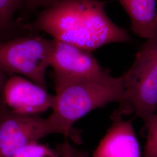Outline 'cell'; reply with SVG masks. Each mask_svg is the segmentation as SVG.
<instances>
[{"mask_svg": "<svg viewBox=\"0 0 157 157\" xmlns=\"http://www.w3.org/2000/svg\"><path fill=\"white\" fill-rule=\"evenodd\" d=\"M101 0H59L26 23L31 33L43 32L53 39L92 52L112 43H129L128 32L112 21Z\"/></svg>", "mask_w": 157, "mask_h": 157, "instance_id": "cell-1", "label": "cell"}, {"mask_svg": "<svg viewBox=\"0 0 157 157\" xmlns=\"http://www.w3.org/2000/svg\"><path fill=\"white\" fill-rule=\"evenodd\" d=\"M52 113L47 118L53 134L71 136L78 120L112 102L124 104L122 77L56 82Z\"/></svg>", "mask_w": 157, "mask_h": 157, "instance_id": "cell-2", "label": "cell"}, {"mask_svg": "<svg viewBox=\"0 0 157 157\" xmlns=\"http://www.w3.org/2000/svg\"><path fill=\"white\" fill-rule=\"evenodd\" d=\"M123 104L145 124L157 107V31L141 47L129 70L121 76Z\"/></svg>", "mask_w": 157, "mask_h": 157, "instance_id": "cell-3", "label": "cell"}, {"mask_svg": "<svg viewBox=\"0 0 157 157\" xmlns=\"http://www.w3.org/2000/svg\"><path fill=\"white\" fill-rule=\"evenodd\" d=\"M55 44L33 34L20 36L0 42V69L9 76H24L47 89L46 72Z\"/></svg>", "mask_w": 157, "mask_h": 157, "instance_id": "cell-4", "label": "cell"}, {"mask_svg": "<svg viewBox=\"0 0 157 157\" xmlns=\"http://www.w3.org/2000/svg\"><path fill=\"white\" fill-rule=\"evenodd\" d=\"M51 134L47 118L12 112L0 100V157H13L23 147Z\"/></svg>", "mask_w": 157, "mask_h": 157, "instance_id": "cell-5", "label": "cell"}, {"mask_svg": "<svg viewBox=\"0 0 157 157\" xmlns=\"http://www.w3.org/2000/svg\"><path fill=\"white\" fill-rule=\"evenodd\" d=\"M50 67L54 71V83L100 79L111 75L91 52L56 40L51 56Z\"/></svg>", "mask_w": 157, "mask_h": 157, "instance_id": "cell-6", "label": "cell"}, {"mask_svg": "<svg viewBox=\"0 0 157 157\" xmlns=\"http://www.w3.org/2000/svg\"><path fill=\"white\" fill-rule=\"evenodd\" d=\"M0 100L12 112L25 115H39L52 108L54 95L28 78L12 75L6 80Z\"/></svg>", "mask_w": 157, "mask_h": 157, "instance_id": "cell-7", "label": "cell"}, {"mask_svg": "<svg viewBox=\"0 0 157 157\" xmlns=\"http://www.w3.org/2000/svg\"><path fill=\"white\" fill-rule=\"evenodd\" d=\"M93 157H143L132 121L116 119L100 141Z\"/></svg>", "mask_w": 157, "mask_h": 157, "instance_id": "cell-8", "label": "cell"}, {"mask_svg": "<svg viewBox=\"0 0 157 157\" xmlns=\"http://www.w3.org/2000/svg\"><path fill=\"white\" fill-rule=\"evenodd\" d=\"M128 14L134 33L148 39L157 31V0H118Z\"/></svg>", "mask_w": 157, "mask_h": 157, "instance_id": "cell-9", "label": "cell"}, {"mask_svg": "<svg viewBox=\"0 0 157 157\" xmlns=\"http://www.w3.org/2000/svg\"><path fill=\"white\" fill-rule=\"evenodd\" d=\"M24 0H0V42L31 33L25 23L15 21V14L22 7Z\"/></svg>", "mask_w": 157, "mask_h": 157, "instance_id": "cell-10", "label": "cell"}, {"mask_svg": "<svg viewBox=\"0 0 157 157\" xmlns=\"http://www.w3.org/2000/svg\"><path fill=\"white\" fill-rule=\"evenodd\" d=\"M147 135L143 157H157V113L145 123Z\"/></svg>", "mask_w": 157, "mask_h": 157, "instance_id": "cell-11", "label": "cell"}, {"mask_svg": "<svg viewBox=\"0 0 157 157\" xmlns=\"http://www.w3.org/2000/svg\"><path fill=\"white\" fill-rule=\"evenodd\" d=\"M58 154L47 146L32 142L19 150L13 157H58Z\"/></svg>", "mask_w": 157, "mask_h": 157, "instance_id": "cell-12", "label": "cell"}, {"mask_svg": "<svg viewBox=\"0 0 157 157\" xmlns=\"http://www.w3.org/2000/svg\"><path fill=\"white\" fill-rule=\"evenodd\" d=\"M57 151L59 157H86L84 152L75 148L67 140L58 146Z\"/></svg>", "mask_w": 157, "mask_h": 157, "instance_id": "cell-13", "label": "cell"}, {"mask_svg": "<svg viewBox=\"0 0 157 157\" xmlns=\"http://www.w3.org/2000/svg\"><path fill=\"white\" fill-rule=\"evenodd\" d=\"M59 0H24L22 7L25 11L31 12L42 7L47 8L52 6Z\"/></svg>", "mask_w": 157, "mask_h": 157, "instance_id": "cell-14", "label": "cell"}, {"mask_svg": "<svg viewBox=\"0 0 157 157\" xmlns=\"http://www.w3.org/2000/svg\"><path fill=\"white\" fill-rule=\"evenodd\" d=\"M8 76H9L8 75H6L4 71H2L0 69V97H1L3 86L5 84L6 80L8 78Z\"/></svg>", "mask_w": 157, "mask_h": 157, "instance_id": "cell-15", "label": "cell"}]
</instances>
